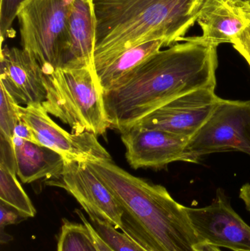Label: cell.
Instances as JSON below:
<instances>
[{
  "label": "cell",
  "mask_w": 250,
  "mask_h": 251,
  "mask_svg": "<svg viewBox=\"0 0 250 251\" xmlns=\"http://www.w3.org/2000/svg\"><path fill=\"white\" fill-rule=\"evenodd\" d=\"M205 0H92L95 71L131 47L156 40L167 47L194 26Z\"/></svg>",
  "instance_id": "3957f363"
},
{
  "label": "cell",
  "mask_w": 250,
  "mask_h": 251,
  "mask_svg": "<svg viewBox=\"0 0 250 251\" xmlns=\"http://www.w3.org/2000/svg\"><path fill=\"white\" fill-rule=\"evenodd\" d=\"M122 210L121 230L145 251H197L186 213L167 189L129 174L113 160L87 161Z\"/></svg>",
  "instance_id": "7a4b0ae2"
},
{
  "label": "cell",
  "mask_w": 250,
  "mask_h": 251,
  "mask_svg": "<svg viewBox=\"0 0 250 251\" xmlns=\"http://www.w3.org/2000/svg\"><path fill=\"white\" fill-rule=\"evenodd\" d=\"M230 1H245V0H230Z\"/></svg>",
  "instance_id": "f1b7e54d"
},
{
  "label": "cell",
  "mask_w": 250,
  "mask_h": 251,
  "mask_svg": "<svg viewBox=\"0 0 250 251\" xmlns=\"http://www.w3.org/2000/svg\"><path fill=\"white\" fill-rule=\"evenodd\" d=\"M245 2H246V3H247V4H248V5H249V6H250V3L247 2V1H245Z\"/></svg>",
  "instance_id": "f546056e"
},
{
  "label": "cell",
  "mask_w": 250,
  "mask_h": 251,
  "mask_svg": "<svg viewBox=\"0 0 250 251\" xmlns=\"http://www.w3.org/2000/svg\"><path fill=\"white\" fill-rule=\"evenodd\" d=\"M186 211L199 245L250 251V226L235 212L223 190H217L208 206H186Z\"/></svg>",
  "instance_id": "52a82bcc"
},
{
  "label": "cell",
  "mask_w": 250,
  "mask_h": 251,
  "mask_svg": "<svg viewBox=\"0 0 250 251\" xmlns=\"http://www.w3.org/2000/svg\"><path fill=\"white\" fill-rule=\"evenodd\" d=\"M13 137H19V138L39 144L32 128L27 125H26L23 121H22V119L15 128Z\"/></svg>",
  "instance_id": "d4e9b609"
},
{
  "label": "cell",
  "mask_w": 250,
  "mask_h": 251,
  "mask_svg": "<svg viewBox=\"0 0 250 251\" xmlns=\"http://www.w3.org/2000/svg\"><path fill=\"white\" fill-rule=\"evenodd\" d=\"M74 0H27L18 13L22 49L43 72L60 67V57Z\"/></svg>",
  "instance_id": "5b68a950"
},
{
  "label": "cell",
  "mask_w": 250,
  "mask_h": 251,
  "mask_svg": "<svg viewBox=\"0 0 250 251\" xmlns=\"http://www.w3.org/2000/svg\"><path fill=\"white\" fill-rule=\"evenodd\" d=\"M95 18L92 0H74L59 68H95Z\"/></svg>",
  "instance_id": "5bb4252c"
},
{
  "label": "cell",
  "mask_w": 250,
  "mask_h": 251,
  "mask_svg": "<svg viewBox=\"0 0 250 251\" xmlns=\"http://www.w3.org/2000/svg\"><path fill=\"white\" fill-rule=\"evenodd\" d=\"M197 251H222L219 248L208 244H200L196 247Z\"/></svg>",
  "instance_id": "4316f807"
},
{
  "label": "cell",
  "mask_w": 250,
  "mask_h": 251,
  "mask_svg": "<svg viewBox=\"0 0 250 251\" xmlns=\"http://www.w3.org/2000/svg\"><path fill=\"white\" fill-rule=\"evenodd\" d=\"M0 234H1V237H0V240H1V244H4V243H8L10 240H12L13 237L11 236L8 235V234L4 233V231H1L0 232Z\"/></svg>",
  "instance_id": "83f0119b"
},
{
  "label": "cell",
  "mask_w": 250,
  "mask_h": 251,
  "mask_svg": "<svg viewBox=\"0 0 250 251\" xmlns=\"http://www.w3.org/2000/svg\"><path fill=\"white\" fill-rule=\"evenodd\" d=\"M48 114L68 125L73 133L103 135L110 128L104 91L95 68H57L44 72Z\"/></svg>",
  "instance_id": "277c9868"
},
{
  "label": "cell",
  "mask_w": 250,
  "mask_h": 251,
  "mask_svg": "<svg viewBox=\"0 0 250 251\" xmlns=\"http://www.w3.org/2000/svg\"><path fill=\"white\" fill-rule=\"evenodd\" d=\"M239 197L243 201L247 209L250 212V184H246L241 188Z\"/></svg>",
  "instance_id": "484cf974"
},
{
  "label": "cell",
  "mask_w": 250,
  "mask_h": 251,
  "mask_svg": "<svg viewBox=\"0 0 250 251\" xmlns=\"http://www.w3.org/2000/svg\"><path fill=\"white\" fill-rule=\"evenodd\" d=\"M17 176L16 172L0 165V201L33 218L36 210Z\"/></svg>",
  "instance_id": "e0dca14e"
},
{
  "label": "cell",
  "mask_w": 250,
  "mask_h": 251,
  "mask_svg": "<svg viewBox=\"0 0 250 251\" xmlns=\"http://www.w3.org/2000/svg\"><path fill=\"white\" fill-rule=\"evenodd\" d=\"M76 213L77 214L78 216L79 217L82 222L85 224V225L88 227L90 231H91L92 238H93L94 243H95L98 251H114L99 237V236H98V234L95 232V230L93 229L92 226L90 224L89 221L85 218L82 211L79 210V209H76Z\"/></svg>",
  "instance_id": "cb8c5ba5"
},
{
  "label": "cell",
  "mask_w": 250,
  "mask_h": 251,
  "mask_svg": "<svg viewBox=\"0 0 250 251\" xmlns=\"http://www.w3.org/2000/svg\"><path fill=\"white\" fill-rule=\"evenodd\" d=\"M229 151L250 155V101L221 99L209 119L188 142L182 162L196 163L203 156Z\"/></svg>",
  "instance_id": "8992f818"
},
{
  "label": "cell",
  "mask_w": 250,
  "mask_h": 251,
  "mask_svg": "<svg viewBox=\"0 0 250 251\" xmlns=\"http://www.w3.org/2000/svg\"><path fill=\"white\" fill-rule=\"evenodd\" d=\"M202 35L195 40L207 45L218 47L231 44L249 25L250 14L242 1L205 0L197 20Z\"/></svg>",
  "instance_id": "4fadbf2b"
},
{
  "label": "cell",
  "mask_w": 250,
  "mask_h": 251,
  "mask_svg": "<svg viewBox=\"0 0 250 251\" xmlns=\"http://www.w3.org/2000/svg\"><path fill=\"white\" fill-rule=\"evenodd\" d=\"M57 251H98L92 234L85 224L63 220Z\"/></svg>",
  "instance_id": "ac0fdd59"
},
{
  "label": "cell",
  "mask_w": 250,
  "mask_h": 251,
  "mask_svg": "<svg viewBox=\"0 0 250 251\" xmlns=\"http://www.w3.org/2000/svg\"><path fill=\"white\" fill-rule=\"evenodd\" d=\"M21 119L29 126L39 144L61 154L64 159L87 162L113 160L97 136L85 131L70 133L57 125L41 103L18 106Z\"/></svg>",
  "instance_id": "ba28073f"
},
{
  "label": "cell",
  "mask_w": 250,
  "mask_h": 251,
  "mask_svg": "<svg viewBox=\"0 0 250 251\" xmlns=\"http://www.w3.org/2000/svg\"><path fill=\"white\" fill-rule=\"evenodd\" d=\"M90 224L95 232L114 251H145L125 233L107 221H103L93 215H88Z\"/></svg>",
  "instance_id": "d6986e66"
},
{
  "label": "cell",
  "mask_w": 250,
  "mask_h": 251,
  "mask_svg": "<svg viewBox=\"0 0 250 251\" xmlns=\"http://www.w3.org/2000/svg\"><path fill=\"white\" fill-rule=\"evenodd\" d=\"M0 138L13 143L15 128L21 121L18 104L0 85Z\"/></svg>",
  "instance_id": "ffe728a7"
},
{
  "label": "cell",
  "mask_w": 250,
  "mask_h": 251,
  "mask_svg": "<svg viewBox=\"0 0 250 251\" xmlns=\"http://www.w3.org/2000/svg\"><path fill=\"white\" fill-rule=\"evenodd\" d=\"M0 85L18 105L42 104L46 97L42 68L23 49L8 47L1 49Z\"/></svg>",
  "instance_id": "7c38bea8"
},
{
  "label": "cell",
  "mask_w": 250,
  "mask_h": 251,
  "mask_svg": "<svg viewBox=\"0 0 250 251\" xmlns=\"http://www.w3.org/2000/svg\"><path fill=\"white\" fill-rule=\"evenodd\" d=\"M128 163L134 169L161 168L183 160L189 139L169 131L135 126L121 133Z\"/></svg>",
  "instance_id": "8fae6325"
},
{
  "label": "cell",
  "mask_w": 250,
  "mask_h": 251,
  "mask_svg": "<svg viewBox=\"0 0 250 251\" xmlns=\"http://www.w3.org/2000/svg\"><path fill=\"white\" fill-rule=\"evenodd\" d=\"M48 185L65 189L76 199L88 215H93L119 229L122 210L106 184L92 172L87 162L65 159L58 176L47 181Z\"/></svg>",
  "instance_id": "9c48e42d"
},
{
  "label": "cell",
  "mask_w": 250,
  "mask_h": 251,
  "mask_svg": "<svg viewBox=\"0 0 250 251\" xmlns=\"http://www.w3.org/2000/svg\"><path fill=\"white\" fill-rule=\"evenodd\" d=\"M16 174L24 184L53 179L60 175L64 157L45 146L13 137Z\"/></svg>",
  "instance_id": "9a60e30c"
},
{
  "label": "cell",
  "mask_w": 250,
  "mask_h": 251,
  "mask_svg": "<svg viewBox=\"0 0 250 251\" xmlns=\"http://www.w3.org/2000/svg\"><path fill=\"white\" fill-rule=\"evenodd\" d=\"M27 0H1L0 8V35L1 41L15 35L12 26L22 5Z\"/></svg>",
  "instance_id": "44dd1931"
},
{
  "label": "cell",
  "mask_w": 250,
  "mask_h": 251,
  "mask_svg": "<svg viewBox=\"0 0 250 251\" xmlns=\"http://www.w3.org/2000/svg\"><path fill=\"white\" fill-rule=\"evenodd\" d=\"M242 1L246 4L250 14V6L245 1ZM231 44L236 51L240 53L242 57L247 60L250 66V22L246 29L232 41Z\"/></svg>",
  "instance_id": "603a6c76"
},
{
  "label": "cell",
  "mask_w": 250,
  "mask_h": 251,
  "mask_svg": "<svg viewBox=\"0 0 250 251\" xmlns=\"http://www.w3.org/2000/svg\"><path fill=\"white\" fill-rule=\"evenodd\" d=\"M160 50L104 92L110 128L124 132L173 100L216 88L217 47L183 37Z\"/></svg>",
  "instance_id": "6da1fadb"
},
{
  "label": "cell",
  "mask_w": 250,
  "mask_h": 251,
  "mask_svg": "<svg viewBox=\"0 0 250 251\" xmlns=\"http://www.w3.org/2000/svg\"><path fill=\"white\" fill-rule=\"evenodd\" d=\"M220 100L215 88L197 90L167 103L135 126L169 131L190 140L209 119Z\"/></svg>",
  "instance_id": "30bf717a"
},
{
  "label": "cell",
  "mask_w": 250,
  "mask_h": 251,
  "mask_svg": "<svg viewBox=\"0 0 250 251\" xmlns=\"http://www.w3.org/2000/svg\"><path fill=\"white\" fill-rule=\"evenodd\" d=\"M167 47L164 40H156L131 47L119 54L105 67L96 71L104 92L108 91L122 77L132 72L153 54Z\"/></svg>",
  "instance_id": "2e32d148"
},
{
  "label": "cell",
  "mask_w": 250,
  "mask_h": 251,
  "mask_svg": "<svg viewBox=\"0 0 250 251\" xmlns=\"http://www.w3.org/2000/svg\"><path fill=\"white\" fill-rule=\"evenodd\" d=\"M29 218L26 214L0 201V232L4 231L7 226L20 224Z\"/></svg>",
  "instance_id": "7402d4cb"
}]
</instances>
